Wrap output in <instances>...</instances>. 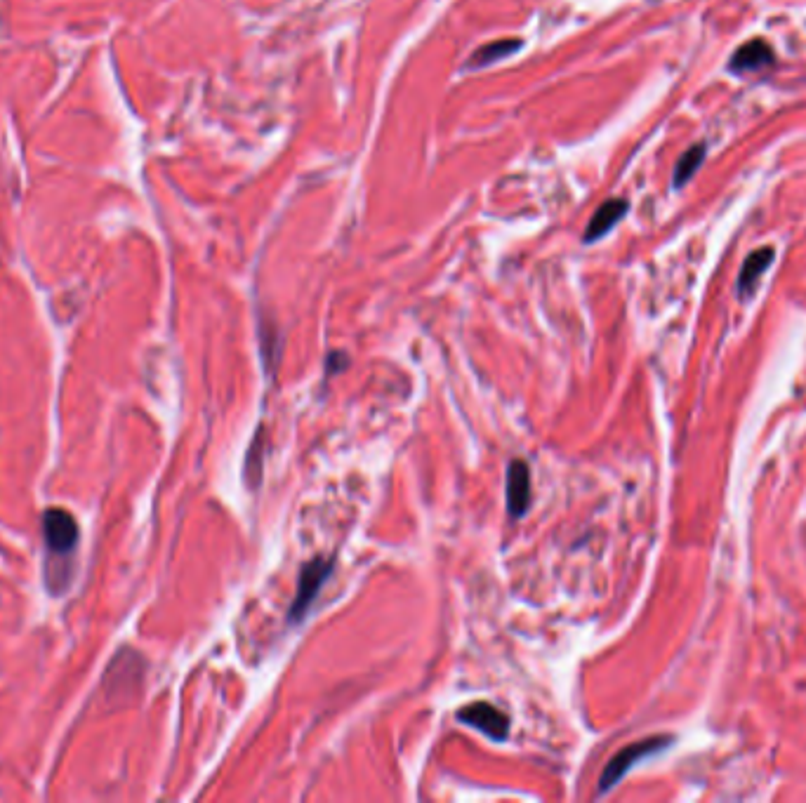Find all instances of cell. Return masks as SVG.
Returning <instances> with one entry per match:
<instances>
[{"mask_svg":"<svg viewBox=\"0 0 806 803\" xmlns=\"http://www.w3.org/2000/svg\"><path fill=\"white\" fill-rule=\"evenodd\" d=\"M43 537L48 547V563L66 561L76 552L78 523L66 509L52 507L43 514Z\"/></svg>","mask_w":806,"mask_h":803,"instance_id":"1","label":"cell"},{"mask_svg":"<svg viewBox=\"0 0 806 803\" xmlns=\"http://www.w3.org/2000/svg\"><path fill=\"white\" fill-rule=\"evenodd\" d=\"M670 742H672L670 735H653V738L639 740V742H634V745H627L625 749H620V752L613 756L609 763H606L604 773H601L599 794H606L609 789L616 787L618 782L625 778L627 771H630L634 763L642 761V759H646V756H651L656 752H663Z\"/></svg>","mask_w":806,"mask_h":803,"instance_id":"2","label":"cell"},{"mask_svg":"<svg viewBox=\"0 0 806 803\" xmlns=\"http://www.w3.org/2000/svg\"><path fill=\"white\" fill-rule=\"evenodd\" d=\"M330 573H333V559H323V556L309 561L307 566L302 568L300 577H297L295 599H293V603H290V613H288L290 620L293 622L305 620V615L309 613V608H312L316 596H319L323 584L328 582Z\"/></svg>","mask_w":806,"mask_h":803,"instance_id":"3","label":"cell"},{"mask_svg":"<svg viewBox=\"0 0 806 803\" xmlns=\"http://www.w3.org/2000/svg\"><path fill=\"white\" fill-rule=\"evenodd\" d=\"M458 721L481 730L486 738L495 742L507 740V735H510V716L491 705V702H472V705H465L458 712Z\"/></svg>","mask_w":806,"mask_h":803,"instance_id":"4","label":"cell"},{"mask_svg":"<svg viewBox=\"0 0 806 803\" xmlns=\"http://www.w3.org/2000/svg\"><path fill=\"white\" fill-rule=\"evenodd\" d=\"M531 469L524 460H512L507 467V511L512 519H521L531 507Z\"/></svg>","mask_w":806,"mask_h":803,"instance_id":"5","label":"cell"},{"mask_svg":"<svg viewBox=\"0 0 806 803\" xmlns=\"http://www.w3.org/2000/svg\"><path fill=\"white\" fill-rule=\"evenodd\" d=\"M627 208H630V203H627L625 198H611V201L601 203L599 210L594 212V217L590 219V224H587L585 243H594L609 234V231L616 227L620 219L625 217Z\"/></svg>","mask_w":806,"mask_h":803,"instance_id":"6","label":"cell"},{"mask_svg":"<svg viewBox=\"0 0 806 803\" xmlns=\"http://www.w3.org/2000/svg\"><path fill=\"white\" fill-rule=\"evenodd\" d=\"M774 64V50H771L769 43L755 41L741 45V48L736 50V55L731 57V71L736 73H750V71H762L766 66Z\"/></svg>","mask_w":806,"mask_h":803,"instance_id":"7","label":"cell"},{"mask_svg":"<svg viewBox=\"0 0 806 803\" xmlns=\"http://www.w3.org/2000/svg\"><path fill=\"white\" fill-rule=\"evenodd\" d=\"M771 262H774V248H759L745 260L741 276H738V292H741V297L750 295L757 288L759 278L771 267Z\"/></svg>","mask_w":806,"mask_h":803,"instance_id":"8","label":"cell"},{"mask_svg":"<svg viewBox=\"0 0 806 803\" xmlns=\"http://www.w3.org/2000/svg\"><path fill=\"white\" fill-rule=\"evenodd\" d=\"M705 154H708V146L696 144V146H691V149L686 151L682 158H679L677 168H675V179H672V184H675L677 189H682L684 184L689 182L693 175H696L698 168L705 161Z\"/></svg>","mask_w":806,"mask_h":803,"instance_id":"9","label":"cell"},{"mask_svg":"<svg viewBox=\"0 0 806 803\" xmlns=\"http://www.w3.org/2000/svg\"><path fill=\"white\" fill-rule=\"evenodd\" d=\"M521 48V41H498V43H488L484 48H479L474 52L472 57H469L467 62V69H474V66H488L493 62H498V59H505L510 57L512 52H517Z\"/></svg>","mask_w":806,"mask_h":803,"instance_id":"10","label":"cell"},{"mask_svg":"<svg viewBox=\"0 0 806 803\" xmlns=\"http://www.w3.org/2000/svg\"><path fill=\"white\" fill-rule=\"evenodd\" d=\"M347 363H349V358L342 354V351H333V354L328 356V370H333V373H340Z\"/></svg>","mask_w":806,"mask_h":803,"instance_id":"11","label":"cell"}]
</instances>
